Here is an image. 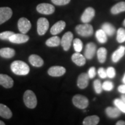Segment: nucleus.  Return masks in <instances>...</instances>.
<instances>
[{
  "label": "nucleus",
  "mask_w": 125,
  "mask_h": 125,
  "mask_svg": "<svg viewBox=\"0 0 125 125\" xmlns=\"http://www.w3.org/2000/svg\"><path fill=\"white\" fill-rule=\"evenodd\" d=\"M89 77L87 73H82L79 75L78 78L77 85L81 89H85L88 86L89 84Z\"/></svg>",
  "instance_id": "2eb2a0df"
},
{
  "label": "nucleus",
  "mask_w": 125,
  "mask_h": 125,
  "mask_svg": "<svg viewBox=\"0 0 125 125\" xmlns=\"http://www.w3.org/2000/svg\"><path fill=\"white\" fill-rule=\"evenodd\" d=\"M10 69L18 75H26L29 73L30 67L27 63L20 60L13 62L10 65Z\"/></svg>",
  "instance_id": "f257e3e1"
},
{
  "label": "nucleus",
  "mask_w": 125,
  "mask_h": 125,
  "mask_svg": "<svg viewBox=\"0 0 125 125\" xmlns=\"http://www.w3.org/2000/svg\"><path fill=\"white\" fill-rule=\"evenodd\" d=\"M74 50L76 52H81L83 48V43L81 40L78 38H75L73 42Z\"/></svg>",
  "instance_id": "7c9ffc66"
},
{
  "label": "nucleus",
  "mask_w": 125,
  "mask_h": 125,
  "mask_svg": "<svg viewBox=\"0 0 125 125\" xmlns=\"http://www.w3.org/2000/svg\"><path fill=\"white\" fill-rule=\"evenodd\" d=\"M51 1L56 5L62 6L69 4L71 0H51Z\"/></svg>",
  "instance_id": "c9c22d12"
},
{
  "label": "nucleus",
  "mask_w": 125,
  "mask_h": 125,
  "mask_svg": "<svg viewBox=\"0 0 125 125\" xmlns=\"http://www.w3.org/2000/svg\"><path fill=\"white\" fill-rule=\"evenodd\" d=\"M100 121L99 117L97 115L87 116L83 121V125H96Z\"/></svg>",
  "instance_id": "393cba45"
},
{
  "label": "nucleus",
  "mask_w": 125,
  "mask_h": 125,
  "mask_svg": "<svg viewBox=\"0 0 125 125\" xmlns=\"http://www.w3.org/2000/svg\"><path fill=\"white\" fill-rule=\"evenodd\" d=\"M73 62L78 66L81 67L85 64L86 58L79 52H76L73 54L71 57Z\"/></svg>",
  "instance_id": "a211bd4d"
},
{
  "label": "nucleus",
  "mask_w": 125,
  "mask_h": 125,
  "mask_svg": "<svg viewBox=\"0 0 125 125\" xmlns=\"http://www.w3.org/2000/svg\"><path fill=\"white\" fill-rule=\"evenodd\" d=\"M29 40V37L25 34H14L10 37L9 41L10 42L20 44L27 42Z\"/></svg>",
  "instance_id": "9d476101"
},
{
  "label": "nucleus",
  "mask_w": 125,
  "mask_h": 125,
  "mask_svg": "<svg viewBox=\"0 0 125 125\" xmlns=\"http://www.w3.org/2000/svg\"><path fill=\"white\" fill-rule=\"evenodd\" d=\"M114 103L115 107L118 108L121 112L125 113V103L121 99H119V98L115 99Z\"/></svg>",
  "instance_id": "c756f323"
},
{
  "label": "nucleus",
  "mask_w": 125,
  "mask_h": 125,
  "mask_svg": "<svg viewBox=\"0 0 125 125\" xmlns=\"http://www.w3.org/2000/svg\"><path fill=\"white\" fill-rule=\"evenodd\" d=\"M95 16V10L93 8L88 7L81 16V21L83 23H88L93 19Z\"/></svg>",
  "instance_id": "9b49d317"
},
{
  "label": "nucleus",
  "mask_w": 125,
  "mask_h": 125,
  "mask_svg": "<svg viewBox=\"0 0 125 125\" xmlns=\"http://www.w3.org/2000/svg\"><path fill=\"white\" fill-rule=\"evenodd\" d=\"M29 61L32 66L35 67H41L43 64V59L37 54H31L29 58Z\"/></svg>",
  "instance_id": "f3484780"
},
{
  "label": "nucleus",
  "mask_w": 125,
  "mask_h": 125,
  "mask_svg": "<svg viewBox=\"0 0 125 125\" xmlns=\"http://www.w3.org/2000/svg\"><path fill=\"white\" fill-rule=\"evenodd\" d=\"M118 90L119 92H120V93L122 94H125V84L120 85L118 87Z\"/></svg>",
  "instance_id": "58836bf2"
},
{
  "label": "nucleus",
  "mask_w": 125,
  "mask_h": 125,
  "mask_svg": "<svg viewBox=\"0 0 125 125\" xmlns=\"http://www.w3.org/2000/svg\"><path fill=\"white\" fill-rule=\"evenodd\" d=\"M96 52V45L93 42H89L86 45L85 50V57L87 59H92Z\"/></svg>",
  "instance_id": "4468645a"
},
{
  "label": "nucleus",
  "mask_w": 125,
  "mask_h": 125,
  "mask_svg": "<svg viewBox=\"0 0 125 125\" xmlns=\"http://www.w3.org/2000/svg\"><path fill=\"white\" fill-rule=\"evenodd\" d=\"M5 123L2 121H0V125H5Z\"/></svg>",
  "instance_id": "37998d69"
},
{
  "label": "nucleus",
  "mask_w": 125,
  "mask_h": 125,
  "mask_svg": "<svg viewBox=\"0 0 125 125\" xmlns=\"http://www.w3.org/2000/svg\"><path fill=\"white\" fill-rule=\"evenodd\" d=\"M23 101L26 107L29 108H35L37 105V100L35 93L32 90H27L24 92Z\"/></svg>",
  "instance_id": "f03ea898"
},
{
  "label": "nucleus",
  "mask_w": 125,
  "mask_h": 125,
  "mask_svg": "<svg viewBox=\"0 0 125 125\" xmlns=\"http://www.w3.org/2000/svg\"><path fill=\"white\" fill-rule=\"evenodd\" d=\"M125 53V47L121 46L112 55V60L114 62H117L119 61Z\"/></svg>",
  "instance_id": "6ab92c4d"
},
{
  "label": "nucleus",
  "mask_w": 125,
  "mask_h": 125,
  "mask_svg": "<svg viewBox=\"0 0 125 125\" xmlns=\"http://www.w3.org/2000/svg\"><path fill=\"white\" fill-rule=\"evenodd\" d=\"M73 40V34L70 31L65 32L62 36V40H61L60 43L65 51H67L70 49Z\"/></svg>",
  "instance_id": "0eeeda50"
},
{
  "label": "nucleus",
  "mask_w": 125,
  "mask_h": 125,
  "mask_svg": "<svg viewBox=\"0 0 125 125\" xmlns=\"http://www.w3.org/2000/svg\"><path fill=\"white\" fill-rule=\"evenodd\" d=\"M49 27V23L48 19L45 18H41L37 21V32L40 35H43L48 31Z\"/></svg>",
  "instance_id": "423d86ee"
},
{
  "label": "nucleus",
  "mask_w": 125,
  "mask_h": 125,
  "mask_svg": "<svg viewBox=\"0 0 125 125\" xmlns=\"http://www.w3.org/2000/svg\"><path fill=\"white\" fill-rule=\"evenodd\" d=\"M121 99L125 103V94H123V95H122Z\"/></svg>",
  "instance_id": "a19ab883"
},
{
  "label": "nucleus",
  "mask_w": 125,
  "mask_h": 125,
  "mask_svg": "<svg viewBox=\"0 0 125 125\" xmlns=\"http://www.w3.org/2000/svg\"><path fill=\"white\" fill-rule=\"evenodd\" d=\"M75 31L78 34L84 37H90L93 34V26L88 23L77 25L75 27Z\"/></svg>",
  "instance_id": "7ed1b4c3"
},
{
  "label": "nucleus",
  "mask_w": 125,
  "mask_h": 125,
  "mask_svg": "<svg viewBox=\"0 0 125 125\" xmlns=\"http://www.w3.org/2000/svg\"><path fill=\"white\" fill-rule=\"evenodd\" d=\"M116 40L119 43H123L125 41V30L119 28L117 31Z\"/></svg>",
  "instance_id": "c85d7f7f"
},
{
  "label": "nucleus",
  "mask_w": 125,
  "mask_h": 125,
  "mask_svg": "<svg viewBox=\"0 0 125 125\" xmlns=\"http://www.w3.org/2000/svg\"><path fill=\"white\" fill-rule=\"evenodd\" d=\"M103 89L105 91H111L113 89L114 84L113 83L109 81H106L102 84Z\"/></svg>",
  "instance_id": "473e14b6"
},
{
  "label": "nucleus",
  "mask_w": 125,
  "mask_h": 125,
  "mask_svg": "<svg viewBox=\"0 0 125 125\" xmlns=\"http://www.w3.org/2000/svg\"><path fill=\"white\" fill-rule=\"evenodd\" d=\"M98 74L101 78H105L107 76L106 70L103 67H101L98 70Z\"/></svg>",
  "instance_id": "e433bc0d"
},
{
  "label": "nucleus",
  "mask_w": 125,
  "mask_h": 125,
  "mask_svg": "<svg viewBox=\"0 0 125 125\" xmlns=\"http://www.w3.org/2000/svg\"><path fill=\"white\" fill-rule=\"evenodd\" d=\"M0 116L5 119H10L12 116V112L7 105L0 104Z\"/></svg>",
  "instance_id": "4be33fe9"
},
{
  "label": "nucleus",
  "mask_w": 125,
  "mask_h": 125,
  "mask_svg": "<svg viewBox=\"0 0 125 125\" xmlns=\"http://www.w3.org/2000/svg\"><path fill=\"white\" fill-rule=\"evenodd\" d=\"M65 22L62 20H60L56 23L53 26H52L51 29V33L52 35H57L60 33L65 27Z\"/></svg>",
  "instance_id": "dca6fc26"
},
{
  "label": "nucleus",
  "mask_w": 125,
  "mask_h": 125,
  "mask_svg": "<svg viewBox=\"0 0 125 125\" xmlns=\"http://www.w3.org/2000/svg\"><path fill=\"white\" fill-rule=\"evenodd\" d=\"M61 40L57 36H53L48 39L46 41V45L49 47H55L60 44Z\"/></svg>",
  "instance_id": "cd10ccee"
},
{
  "label": "nucleus",
  "mask_w": 125,
  "mask_h": 125,
  "mask_svg": "<svg viewBox=\"0 0 125 125\" xmlns=\"http://www.w3.org/2000/svg\"><path fill=\"white\" fill-rule=\"evenodd\" d=\"M121 112L117 107H109L105 109V112L107 116L111 118H118L121 115Z\"/></svg>",
  "instance_id": "412c9836"
},
{
  "label": "nucleus",
  "mask_w": 125,
  "mask_h": 125,
  "mask_svg": "<svg viewBox=\"0 0 125 125\" xmlns=\"http://www.w3.org/2000/svg\"><path fill=\"white\" fill-rule=\"evenodd\" d=\"M13 12L9 7L0 8V25L3 24L11 18Z\"/></svg>",
  "instance_id": "1a4fd4ad"
},
{
  "label": "nucleus",
  "mask_w": 125,
  "mask_h": 125,
  "mask_svg": "<svg viewBox=\"0 0 125 125\" xmlns=\"http://www.w3.org/2000/svg\"><path fill=\"white\" fill-rule=\"evenodd\" d=\"M18 26L19 30L21 33H27L31 27V24L30 21L27 19L25 18H21L19 19L18 22Z\"/></svg>",
  "instance_id": "6e6552de"
},
{
  "label": "nucleus",
  "mask_w": 125,
  "mask_h": 125,
  "mask_svg": "<svg viewBox=\"0 0 125 125\" xmlns=\"http://www.w3.org/2000/svg\"><path fill=\"white\" fill-rule=\"evenodd\" d=\"M93 86L96 93L100 94L101 93L103 90V87L102 84H101L100 81L98 80V79H96V80L94 81Z\"/></svg>",
  "instance_id": "2f4dec72"
},
{
  "label": "nucleus",
  "mask_w": 125,
  "mask_h": 125,
  "mask_svg": "<svg viewBox=\"0 0 125 125\" xmlns=\"http://www.w3.org/2000/svg\"><path fill=\"white\" fill-rule=\"evenodd\" d=\"M96 37L100 43H105L107 41V35L102 29L98 30L96 32Z\"/></svg>",
  "instance_id": "a878e982"
},
{
  "label": "nucleus",
  "mask_w": 125,
  "mask_h": 125,
  "mask_svg": "<svg viewBox=\"0 0 125 125\" xmlns=\"http://www.w3.org/2000/svg\"><path fill=\"white\" fill-rule=\"evenodd\" d=\"M73 103L76 107L79 109H85L89 105L88 99L81 94H76L73 97Z\"/></svg>",
  "instance_id": "20e7f679"
},
{
  "label": "nucleus",
  "mask_w": 125,
  "mask_h": 125,
  "mask_svg": "<svg viewBox=\"0 0 125 125\" xmlns=\"http://www.w3.org/2000/svg\"><path fill=\"white\" fill-rule=\"evenodd\" d=\"M101 29L109 36H112L116 31L115 27L109 23H104L101 26Z\"/></svg>",
  "instance_id": "b1692460"
},
{
  "label": "nucleus",
  "mask_w": 125,
  "mask_h": 125,
  "mask_svg": "<svg viewBox=\"0 0 125 125\" xmlns=\"http://www.w3.org/2000/svg\"><path fill=\"white\" fill-rule=\"evenodd\" d=\"M66 72L64 67L62 66H53L48 70V73L50 76L57 77L63 75Z\"/></svg>",
  "instance_id": "f8f14e48"
},
{
  "label": "nucleus",
  "mask_w": 125,
  "mask_h": 125,
  "mask_svg": "<svg viewBox=\"0 0 125 125\" xmlns=\"http://www.w3.org/2000/svg\"><path fill=\"white\" fill-rule=\"evenodd\" d=\"M15 55V50L10 48H4L0 49V56L5 59H10Z\"/></svg>",
  "instance_id": "aec40b11"
},
{
  "label": "nucleus",
  "mask_w": 125,
  "mask_h": 125,
  "mask_svg": "<svg viewBox=\"0 0 125 125\" xmlns=\"http://www.w3.org/2000/svg\"><path fill=\"white\" fill-rule=\"evenodd\" d=\"M107 51L105 48H100L97 51V58L98 62L101 63H103L105 62L107 58Z\"/></svg>",
  "instance_id": "bb28decb"
},
{
  "label": "nucleus",
  "mask_w": 125,
  "mask_h": 125,
  "mask_svg": "<svg viewBox=\"0 0 125 125\" xmlns=\"http://www.w3.org/2000/svg\"><path fill=\"white\" fill-rule=\"evenodd\" d=\"M15 34L13 32L10 31H4L0 33V39L2 40H9L10 37Z\"/></svg>",
  "instance_id": "72a5a7b5"
},
{
  "label": "nucleus",
  "mask_w": 125,
  "mask_h": 125,
  "mask_svg": "<svg viewBox=\"0 0 125 125\" xmlns=\"http://www.w3.org/2000/svg\"><path fill=\"white\" fill-rule=\"evenodd\" d=\"M125 11V2H120L118 4H115L111 9V12L113 15H117V14L121 13V12Z\"/></svg>",
  "instance_id": "5701e85b"
},
{
  "label": "nucleus",
  "mask_w": 125,
  "mask_h": 125,
  "mask_svg": "<svg viewBox=\"0 0 125 125\" xmlns=\"http://www.w3.org/2000/svg\"><path fill=\"white\" fill-rule=\"evenodd\" d=\"M116 125H125V122L123 121H119L117 122Z\"/></svg>",
  "instance_id": "ea45409f"
},
{
  "label": "nucleus",
  "mask_w": 125,
  "mask_h": 125,
  "mask_svg": "<svg viewBox=\"0 0 125 125\" xmlns=\"http://www.w3.org/2000/svg\"><path fill=\"white\" fill-rule=\"evenodd\" d=\"M123 26H125V19L124 20V21H123Z\"/></svg>",
  "instance_id": "c03bdc74"
},
{
  "label": "nucleus",
  "mask_w": 125,
  "mask_h": 125,
  "mask_svg": "<svg viewBox=\"0 0 125 125\" xmlns=\"http://www.w3.org/2000/svg\"><path fill=\"white\" fill-rule=\"evenodd\" d=\"M13 80L10 76L5 74H0V85L5 88L9 89L13 86Z\"/></svg>",
  "instance_id": "ddd939ff"
},
{
  "label": "nucleus",
  "mask_w": 125,
  "mask_h": 125,
  "mask_svg": "<svg viewBox=\"0 0 125 125\" xmlns=\"http://www.w3.org/2000/svg\"><path fill=\"white\" fill-rule=\"evenodd\" d=\"M88 74L89 77V78H90V79H92V78H94L96 75V68H95V67H90L89 70L88 74Z\"/></svg>",
  "instance_id": "4c0bfd02"
},
{
  "label": "nucleus",
  "mask_w": 125,
  "mask_h": 125,
  "mask_svg": "<svg viewBox=\"0 0 125 125\" xmlns=\"http://www.w3.org/2000/svg\"><path fill=\"white\" fill-rule=\"evenodd\" d=\"M122 82L124 84H125V74L124 75V76H123V79H122Z\"/></svg>",
  "instance_id": "79ce46f5"
},
{
  "label": "nucleus",
  "mask_w": 125,
  "mask_h": 125,
  "mask_svg": "<svg viewBox=\"0 0 125 125\" xmlns=\"http://www.w3.org/2000/svg\"><path fill=\"white\" fill-rule=\"evenodd\" d=\"M37 10L40 13L49 15L53 13L55 11V8L52 5L48 3H41L37 7Z\"/></svg>",
  "instance_id": "39448f33"
},
{
  "label": "nucleus",
  "mask_w": 125,
  "mask_h": 125,
  "mask_svg": "<svg viewBox=\"0 0 125 125\" xmlns=\"http://www.w3.org/2000/svg\"><path fill=\"white\" fill-rule=\"evenodd\" d=\"M106 72H107V76L109 78H114L115 76V75H116V72H115V68L112 67H108L107 70H106Z\"/></svg>",
  "instance_id": "f704fd0d"
}]
</instances>
